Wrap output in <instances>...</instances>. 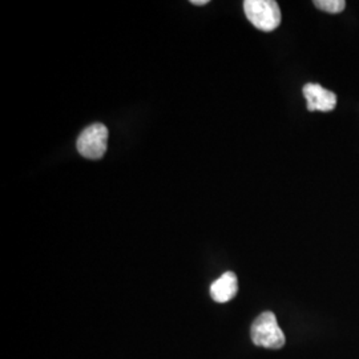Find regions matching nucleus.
Listing matches in <instances>:
<instances>
[{
	"label": "nucleus",
	"instance_id": "5",
	"mask_svg": "<svg viewBox=\"0 0 359 359\" xmlns=\"http://www.w3.org/2000/svg\"><path fill=\"white\" fill-rule=\"evenodd\" d=\"M238 292V280L233 271L224 273L210 286V295L218 304H225L233 299Z\"/></svg>",
	"mask_w": 359,
	"mask_h": 359
},
{
	"label": "nucleus",
	"instance_id": "1",
	"mask_svg": "<svg viewBox=\"0 0 359 359\" xmlns=\"http://www.w3.org/2000/svg\"><path fill=\"white\" fill-rule=\"evenodd\" d=\"M244 11L253 26L264 31H274L281 25V10L274 0H246Z\"/></svg>",
	"mask_w": 359,
	"mask_h": 359
},
{
	"label": "nucleus",
	"instance_id": "7",
	"mask_svg": "<svg viewBox=\"0 0 359 359\" xmlns=\"http://www.w3.org/2000/svg\"><path fill=\"white\" fill-rule=\"evenodd\" d=\"M191 3L194 4V6H205V4L209 3V0H192Z\"/></svg>",
	"mask_w": 359,
	"mask_h": 359
},
{
	"label": "nucleus",
	"instance_id": "2",
	"mask_svg": "<svg viewBox=\"0 0 359 359\" xmlns=\"http://www.w3.org/2000/svg\"><path fill=\"white\" fill-rule=\"evenodd\" d=\"M250 335L255 345L265 348H281L286 342L285 334L281 330L276 316L271 311L262 313L256 321L253 322Z\"/></svg>",
	"mask_w": 359,
	"mask_h": 359
},
{
	"label": "nucleus",
	"instance_id": "4",
	"mask_svg": "<svg viewBox=\"0 0 359 359\" xmlns=\"http://www.w3.org/2000/svg\"><path fill=\"white\" fill-rule=\"evenodd\" d=\"M302 92L308 102V109L310 112H329L333 111L337 105V95L332 90L323 88L317 83H309L304 87Z\"/></svg>",
	"mask_w": 359,
	"mask_h": 359
},
{
	"label": "nucleus",
	"instance_id": "6",
	"mask_svg": "<svg viewBox=\"0 0 359 359\" xmlns=\"http://www.w3.org/2000/svg\"><path fill=\"white\" fill-rule=\"evenodd\" d=\"M314 6L325 13H339L345 10L346 3L344 0H316Z\"/></svg>",
	"mask_w": 359,
	"mask_h": 359
},
{
	"label": "nucleus",
	"instance_id": "3",
	"mask_svg": "<svg viewBox=\"0 0 359 359\" xmlns=\"http://www.w3.org/2000/svg\"><path fill=\"white\" fill-rule=\"evenodd\" d=\"M108 147V129L102 123H95L84 129L77 137V152L86 158H102Z\"/></svg>",
	"mask_w": 359,
	"mask_h": 359
}]
</instances>
